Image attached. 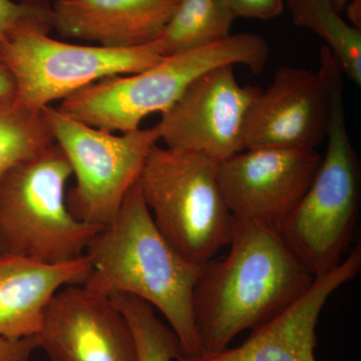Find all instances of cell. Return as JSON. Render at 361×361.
<instances>
[{"mask_svg":"<svg viewBox=\"0 0 361 361\" xmlns=\"http://www.w3.org/2000/svg\"><path fill=\"white\" fill-rule=\"evenodd\" d=\"M230 252L202 267L193 292L202 353L227 348L246 329L274 319L314 282L276 228L235 218Z\"/></svg>","mask_w":361,"mask_h":361,"instance_id":"obj_1","label":"cell"},{"mask_svg":"<svg viewBox=\"0 0 361 361\" xmlns=\"http://www.w3.org/2000/svg\"><path fill=\"white\" fill-rule=\"evenodd\" d=\"M85 255L92 266L85 288L106 297L126 294L146 301L165 316L185 355L202 353L193 292L203 266L183 257L161 235L137 184L110 224L90 240Z\"/></svg>","mask_w":361,"mask_h":361,"instance_id":"obj_2","label":"cell"},{"mask_svg":"<svg viewBox=\"0 0 361 361\" xmlns=\"http://www.w3.org/2000/svg\"><path fill=\"white\" fill-rule=\"evenodd\" d=\"M269 45L255 33L230 35L192 51L164 58L155 66L132 73L102 78L61 102L58 110L90 127L106 132L140 129L145 118L164 114L195 80L223 66L243 65L261 73Z\"/></svg>","mask_w":361,"mask_h":361,"instance_id":"obj_3","label":"cell"},{"mask_svg":"<svg viewBox=\"0 0 361 361\" xmlns=\"http://www.w3.org/2000/svg\"><path fill=\"white\" fill-rule=\"evenodd\" d=\"M331 87L326 154L301 200L277 227L285 244L313 277L341 265L353 240L361 203V169L345 122L343 71L325 52Z\"/></svg>","mask_w":361,"mask_h":361,"instance_id":"obj_4","label":"cell"},{"mask_svg":"<svg viewBox=\"0 0 361 361\" xmlns=\"http://www.w3.org/2000/svg\"><path fill=\"white\" fill-rule=\"evenodd\" d=\"M73 169L54 142L0 176V254L47 264L85 256L99 230L78 221L66 205Z\"/></svg>","mask_w":361,"mask_h":361,"instance_id":"obj_5","label":"cell"},{"mask_svg":"<svg viewBox=\"0 0 361 361\" xmlns=\"http://www.w3.org/2000/svg\"><path fill=\"white\" fill-rule=\"evenodd\" d=\"M219 163L194 152L156 146L137 184L161 235L203 266L229 245L235 218L218 183Z\"/></svg>","mask_w":361,"mask_h":361,"instance_id":"obj_6","label":"cell"},{"mask_svg":"<svg viewBox=\"0 0 361 361\" xmlns=\"http://www.w3.org/2000/svg\"><path fill=\"white\" fill-rule=\"evenodd\" d=\"M44 113L77 180L66 194L68 211L78 221L106 227L160 141L158 129L140 128L116 135L73 120L51 106H45Z\"/></svg>","mask_w":361,"mask_h":361,"instance_id":"obj_7","label":"cell"},{"mask_svg":"<svg viewBox=\"0 0 361 361\" xmlns=\"http://www.w3.org/2000/svg\"><path fill=\"white\" fill-rule=\"evenodd\" d=\"M0 59L16 82L14 102L42 110L102 78L147 70L164 56L157 40L132 49H108L21 30L0 39Z\"/></svg>","mask_w":361,"mask_h":361,"instance_id":"obj_8","label":"cell"},{"mask_svg":"<svg viewBox=\"0 0 361 361\" xmlns=\"http://www.w3.org/2000/svg\"><path fill=\"white\" fill-rule=\"evenodd\" d=\"M234 66H223L195 80L156 127L168 148L202 154L221 163L244 151L247 116L261 94L242 85Z\"/></svg>","mask_w":361,"mask_h":361,"instance_id":"obj_9","label":"cell"},{"mask_svg":"<svg viewBox=\"0 0 361 361\" xmlns=\"http://www.w3.org/2000/svg\"><path fill=\"white\" fill-rule=\"evenodd\" d=\"M317 71L282 66L247 116L243 148L315 149L331 115L329 66L320 49Z\"/></svg>","mask_w":361,"mask_h":361,"instance_id":"obj_10","label":"cell"},{"mask_svg":"<svg viewBox=\"0 0 361 361\" xmlns=\"http://www.w3.org/2000/svg\"><path fill=\"white\" fill-rule=\"evenodd\" d=\"M322 160L315 149H244L219 163L221 193L233 217L277 229L307 191Z\"/></svg>","mask_w":361,"mask_h":361,"instance_id":"obj_11","label":"cell"},{"mask_svg":"<svg viewBox=\"0 0 361 361\" xmlns=\"http://www.w3.org/2000/svg\"><path fill=\"white\" fill-rule=\"evenodd\" d=\"M37 338L51 361H139L125 316L110 297L84 285L54 296Z\"/></svg>","mask_w":361,"mask_h":361,"instance_id":"obj_12","label":"cell"},{"mask_svg":"<svg viewBox=\"0 0 361 361\" xmlns=\"http://www.w3.org/2000/svg\"><path fill=\"white\" fill-rule=\"evenodd\" d=\"M361 270V246L349 253L338 267L316 277L310 290L288 310L262 326L252 330L241 345L199 355H183L175 361H317V327L322 311L342 285Z\"/></svg>","mask_w":361,"mask_h":361,"instance_id":"obj_13","label":"cell"},{"mask_svg":"<svg viewBox=\"0 0 361 361\" xmlns=\"http://www.w3.org/2000/svg\"><path fill=\"white\" fill-rule=\"evenodd\" d=\"M179 0H56L52 27L65 39L132 49L155 42Z\"/></svg>","mask_w":361,"mask_h":361,"instance_id":"obj_14","label":"cell"},{"mask_svg":"<svg viewBox=\"0 0 361 361\" xmlns=\"http://www.w3.org/2000/svg\"><path fill=\"white\" fill-rule=\"evenodd\" d=\"M92 266L85 256L59 264L0 254V336H37L54 296L70 285H84Z\"/></svg>","mask_w":361,"mask_h":361,"instance_id":"obj_15","label":"cell"},{"mask_svg":"<svg viewBox=\"0 0 361 361\" xmlns=\"http://www.w3.org/2000/svg\"><path fill=\"white\" fill-rule=\"evenodd\" d=\"M235 18L228 0H179L157 40L161 54L167 58L224 39Z\"/></svg>","mask_w":361,"mask_h":361,"instance_id":"obj_16","label":"cell"},{"mask_svg":"<svg viewBox=\"0 0 361 361\" xmlns=\"http://www.w3.org/2000/svg\"><path fill=\"white\" fill-rule=\"evenodd\" d=\"M292 20L325 40L344 75L361 87V30L341 18L334 0H287Z\"/></svg>","mask_w":361,"mask_h":361,"instance_id":"obj_17","label":"cell"},{"mask_svg":"<svg viewBox=\"0 0 361 361\" xmlns=\"http://www.w3.org/2000/svg\"><path fill=\"white\" fill-rule=\"evenodd\" d=\"M56 142L42 110L0 99V176Z\"/></svg>","mask_w":361,"mask_h":361,"instance_id":"obj_18","label":"cell"},{"mask_svg":"<svg viewBox=\"0 0 361 361\" xmlns=\"http://www.w3.org/2000/svg\"><path fill=\"white\" fill-rule=\"evenodd\" d=\"M110 298L129 323L139 361H175L185 355L179 338L157 317L153 306L126 294Z\"/></svg>","mask_w":361,"mask_h":361,"instance_id":"obj_19","label":"cell"},{"mask_svg":"<svg viewBox=\"0 0 361 361\" xmlns=\"http://www.w3.org/2000/svg\"><path fill=\"white\" fill-rule=\"evenodd\" d=\"M52 27V6L47 0H0V39L26 30L47 33Z\"/></svg>","mask_w":361,"mask_h":361,"instance_id":"obj_20","label":"cell"},{"mask_svg":"<svg viewBox=\"0 0 361 361\" xmlns=\"http://www.w3.org/2000/svg\"><path fill=\"white\" fill-rule=\"evenodd\" d=\"M235 18L269 20L284 9V0H228Z\"/></svg>","mask_w":361,"mask_h":361,"instance_id":"obj_21","label":"cell"},{"mask_svg":"<svg viewBox=\"0 0 361 361\" xmlns=\"http://www.w3.org/2000/svg\"><path fill=\"white\" fill-rule=\"evenodd\" d=\"M39 348L37 336L6 338L0 336V361H28Z\"/></svg>","mask_w":361,"mask_h":361,"instance_id":"obj_22","label":"cell"},{"mask_svg":"<svg viewBox=\"0 0 361 361\" xmlns=\"http://www.w3.org/2000/svg\"><path fill=\"white\" fill-rule=\"evenodd\" d=\"M16 82L11 71L0 59V99H14Z\"/></svg>","mask_w":361,"mask_h":361,"instance_id":"obj_23","label":"cell"},{"mask_svg":"<svg viewBox=\"0 0 361 361\" xmlns=\"http://www.w3.org/2000/svg\"><path fill=\"white\" fill-rule=\"evenodd\" d=\"M345 7L348 8L351 25L360 28L361 0H350Z\"/></svg>","mask_w":361,"mask_h":361,"instance_id":"obj_24","label":"cell"},{"mask_svg":"<svg viewBox=\"0 0 361 361\" xmlns=\"http://www.w3.org/2000/svg\"><path fill=\"white\" fill-rule=\"evenodd\" d=\"M334 6H336L337 11L341 13L350 0H334Z\"/></svg>","mask_w":361,"mask_h":361,"instance_id":"obj_25","label":"cell"}]
</instances>
